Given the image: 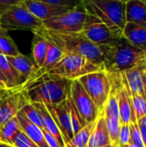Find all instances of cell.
Listing matches in <instances>:
<instances>
[{"instance_id": "6da1fadb", "label": "cell", "mask_w": 146, "mask_h": 147, "mask_svg": "<svg viewBox=\"0 0 146 147\" xmlns=\"http://www.w3.org/2000/svg\"><path fill=\"white\" fill-rule=\"evenodd\" d=\"M37 34L58 47L65 54L83 56L103 68L105 59V46H100L89 40L80 33L60 32L47 29L43 26L35 31Z\"/></svg>"}, {"instance_id": "7a4b0ae2", "label": "cell", "mask_w": 146, "mask_h": 147, "mask_svg": "<svg viewBox=\"0 0 146 147\" xmlns=\"http://www.w3.org/2000/svg\"><path fill=\"white\" fill-rule=\"evenodd\" d=\"M71 80L45 73L25 84L22 91L29 102L57 104L66 99Z\"/></svg>"}, {"instance_id": "3957f363", "label": "cell", "mask_w": 146, "mask_h": 147, "mask_svg": "<svg viewBox=\"0 0 146 147\" xmlns=\"http://www.w3.org/2000/svg\"><path fill=\"white\" fill-rule=\"evenodd\" d=\"M146 61V52L135 47L125 37H119L113 44L105 46L103 70L120 73Z\"/></svg>"}, {"instance_id": "277c9868", "label": "cell", "mask_w": 146, "mask_h": 147, "mask_svg": "<svg viewBox=\"0 0 146 147\" xmlns=\"http://www.w3.org/2000/svg\"><path fill=\"white\" fill-rule=\"evenodd\" d=\"M89 15L98 18L117 36H122L126 24V3L118 0H82Z\"/></svg>"}, {"instance_id": "5b68a950", "label": "cell", "mask_w": 146, "mask_h": 147, "mask_svg": "<svg viewBox=\"0 0 146 147\" xmlns=\"http://www.w3.org/2000/svg\"><path fill=\"white\" fill-rule=\"evenodd\" d=\"M103 70L86 58L77 54H64L61 59L56 63L46 73L70 80L77 79L88 73Z\"/></svg>"}, {"instance_id": "8992f818", "label": "cell", "mask_w": 146, "mask_h": 147, "mask_svg": "<svg viewBox=\"0 0 146 147\" xmlns=\"http://www.w3.org/2000/svg\"><path fill=\"white\" fill-rule=\"evenodd\" d=\"M96 18V16L88 14L83 5H80L60 16L42 21V25L47 29L55 31L80 33L87 24Z\"/></svg>"}, {"instance_id": "52a82bcc", "label": "cell", "mask_w": 146, "mask_h": 147, "mask_svg": "<svg viewBox=\"0 0 146 147\" xmlns=\"http://www.w3.org/2000/svg\"><path fill=\"white\" fill-rule=\"evenodd\" d=\"M77 79L94 102L98 111L101 112L104 108L112 87L108 72L105 70H100L88 73Z\"/></svg>"}, {"instance_id": "ba28073f", "label": "cell", "mask_w": 146, "mask_h": 147, "mask_svg": "<svg viewBox=\"0 0 146 147\" xmlns=\"http://www.w3.org/2000/svg\"><path fill=\"white\" fill-rule=\"evenodd\" d=\"M42 26V21L35 17L23 3L13 5L0 15V28L7 31L23 29L34 32Z\"/></svg>"}, {"instance_id": "9c48e42d", "label": "cell", "mask_w": 146, "mask_h": 147, "mask_svg": "<svg viewBox=\"0 0 146 147\" xmlns=\"http://www.w3.org/2000/svg\"><path fill=\"white\" fill-rule=\"evenodd\" d=\"M69 92L81 118L85 124L95 121L100 112L78 79L71 80Z\"/></svg>"}, {"instance_id": "30bf717a", "label": "cell", "mask_w": 146, "mask_h": 147, "mask_svg": "<svg viewBox=\"0 0 146 147\" xmlns=\"http://www.w3.org/2000/svg\"><path fill=\"white\" fill-rule=\"evenodd\" d=\"M117 101L120 124H129L137 121L132 102V92L127 84L124 71L120 72L117 84Z\"/></svg>"}, {"instance_id": "8fae6325", "label": "cell", "mask_w": 146, "mask_h": 147, "mask_svg": "<svg viewBox=\"0 0 146 147\" xmlns=\"http://www.w3.org/2000/svg\"><path fill=\"white\" fill-rule=\"evenodd\" d=\"M53 121H55L64 142L66 144L74 136L67 100H64L57 104H45Z\"/></svg>"}, {"instance_id": "7c38bea8", "label": "cell", "mask_w": 146, "mask_h": 147, "mask_svg": "<svg viewBox=\"0 0 146 147\" xmlns=\"http://www.w3.org/2000/svg\"><path fill=\"white\" fill-rule=\"evenodd\" d=\"M28 100L26 98L22 88L17 89L0 100V127L9 120L16 116Z\"/></svg>"}, {"instance_id": "4fadbf2b", "label": "cell", "mask_w": 146, "mask_h": 147, "mask_svg": "<svg viewBox=\"0 0 146 147\" xmlns=\"http://www.w3.org/2000/svg\"><path fill=\"white\" fill-rule=\"evenodd\" d=\"M80 34L89 40L100 46H109L120 37L114 34L111 29L98 18H96L93 22L87 24Z\"/></svg>"}, {"instance_id": "5bb4252c", "label": "cell", "mask_w": 146, "mask_h": 147, "mask_svg": "<svg viewBox=\"0 0 146 147\" xmlns=\"http://www.w3.org/2000/svg\"><path fill=\"white\" fill-rule=\"evenodd\" d=\"M22 3L35 17L40 21L49 20L70 10V9L65 7L52 5L38 0H22Z\"/></svg>"}, {"instance_id": "9a60e30c", "label": "cell", "mask_w": 146, "mask_h": 147, "mask_svg": "<svg viewBox=\"0 0 146 147\" xmlns=\"http://www.w3.org/2000/svg\"><path fill=\"white\" fill-rule=\"evenodd\" d=\"M6 58L19 74L23 85L29 82L39 70L34 61L22 53L17 56H6Z\"/></svg>"}, {"instance_id": "2e32d148", "label": "cell", "mask_w": 146, "mask_h": 147, "mask_svg": "<svg viewBox=\"0 0 146 147\" xmlns=\"http://www.w3.org/2000/svg\"><path fill=\"white\" fill-rule=\"evenodd\" d=\"M110 143L111 142L102 109L96 120V123L91 132L87 147H103Z\"/></svg>"}, {"instance_id": "e0dca14e", "label": "cell", "mask_w": 146, "mask_h": 147, "mask_svg": "<svg viewBox=\"0 0 146 147\" xmlns=\"http://www.w3.org/2000/svg\"><path fill=\"white\" fill-rule=\"evenodd\" d=\"M145 69L146 61L124 71V73L132 94L139 95L146 98L143 83V73Z\"/></svg>"}, {"instance_id": "ac0fdd59", "label": "cell", "mask_w": 146, "mask_h": 147, "mask_svg": "<svg viewBox=\"0 0 146 147\" xmlns=\"http://www.w3.org/2000/svg\"><path fill=\"white\" fill-rule=\"evenodd\" d=\"M126 22H133L146 28V2L129 0L126 3Z\"/></svg>"}, {"instance_id": "d6986e66", "label": "cell", "mask_w": 146, "mask_h": 147, "mask_svg": "<svg viewBox=\"0 0 146 147\" xmlns=\"http://www.w3.org/2000/svg\"><path fill=\"white\" fill-rule=\"evenodd\" d=\"M122 36L135 47L146 52V28L133 22H126Z\"/></svg>"}, {"instance_id": "ffe728a7", "label": "cell", "mask_w": 146, "mask_h": 147, "mask_svg": "<svg viewBox=\"0 0 146 147\" xmlns=\"http://www.w3.org/2000/svg\"><path fill=\"white\" fill-rule=\"evenodd\" d=\"M16 118L22 131L34 142L38 147H49L46 139L43 135L41 128L37 127L36 125L29 122L27 119H25L20 113L16 115Z\"/></svg>"}, {"instance_id": "44dd1931", "label": "cell", "mask_w": 146, "mask_h": 147, "mask_svg": "<svg viewBox=\"0 0 146 147\" xmlns=\"http://www.w3.org/2000/svg\"><path fill=\"white\" fill-rule=\"evenodd\" d=\"M33 105L37 109V110L39 111V113L41 116L42 123H43L42 128H45L59 142V144L61 146V147H65V143L63 140L60 131L59 130L55 121H53L52 117L51 116L50 113L48 112L46 105L44 103H40V102H34V103H33Z\"/></svg>"}, {"instance_id": "7402d4cb", "label": "cell", "mask_w": 146, "mask_h": 147, "mask_svg": "<svg viewBox=\"0 0 146 147\" xmlns=\"http://www.w3.org/2000/svg\"><path fill=\"white\" fill-rule=\"evenodd\" d=\"M48 45H47V51H46V55L44 60V63L42 65V66L35 72V74L34 75L33 78L31 80H34L39 77H40L41 75L46 73L56 63H58L61 58L64 56V53L58 47H56L54 44H52V42L48 41ZM30 80V81H31ZM27 84V83H26Z\"/></svg>"}, {"instance_id": "603a6c76", "label": "cell", "mask_w": 146, "mask_h": 147, "mask_svg": "<svg viewBox=\"0 0 146 147\" xmlns=\"http://www.w3.org/2000/svg\"><path fill=\"white\" fill-rule=\"evenodd\" d=\"M0 70L7 80L8 89H14L19 87L23 88V84L19 74L12 66V65L9 62L6 56L3 54H0Z\"/></svg>"}, {"instance_id": "cb8c5ba5", "label": "cell", "mask_w": 146, "mask_h": 147, "mask_svg": "<svg viewBox=\"0 0 146 147\" xmlns=\"http://www.w3.org/2000/svg\"><path fill=\"white\" fill-rule=\"evenodd\" d=\"M21 131L16 116L9 120L0 127V142L12 146L15 135Z\"/></svg>"}, {"instance_id": "d4e9b609", "label": "cell", "mask_w": 146, "mask_h": 147, "mask_svg": "<svg viewBox=\"0 0 146 147\" xmlns=\"http://www.w3.org/2000/svg\"><path fill=\"white\" fill-rule=\"evenodd\" d=\"M47 45L48 42L46 40L37 34H34L32 54H33L34 62L39 69L42 66L44 63L46 55V51H47Z\"/></svg>"}, {"instance_id": "484cf974", "label": "cell", "mask_w": 146, "mask_h": 147, "mask_svg": "<svg viewBox=\"0 0 146 147\" xmlns=\"http://www.w3.org/2000/svg\"><path fill=\"white\" fill-rule=\"evenodd\" d=\"M95 123L96 121L85 125L78 133L74 134L72 139L65 144V147H87Z\"/></svg>"}, {"instance_id": "4316f807", "label": "cell", "mask_w": 146, "mask_h": 147, "mask_svg": "<svg viewBox=\"0 0 146 147\" xmlns=\"http://www.w3.org/2000/svg\"><path fill=\"white\" fill-rule=\"evenodd\" d=\"M20 53L16 45L7 34V30L0 28V54L4 56H17Z\"/></svg>"}, {"instance_id": "83f0119b", "label": "cell", "mask_w": 146, "mask_h": 147, "mask_svg": "<svg viewBox=\"0 0 146 147\" xmlns=\"http://www.w3.org/2000/svg\"><path fill=\"white\" fill-rule=\"evenodd\" d=\"M104 113V112H103ZM106 126L108 128L110 142L112 144L118 145V137H119V131L120 127V117L114 115H108L104 113Z\"/></svg>"}, {"instance_id": "f1b7e54d", "label": "cell", "mask_w": 146, "mask_h": 147, "mask_svg": "<svg viewBox=\"0 0 146 147\" xmlns=\"http://www.w3.org/2000/svg\"><path fill=\"white\" fill-rule=\"evenodd\" d=\"M67 104H68V108H69V113H70V116H71V127H72V131L73 134H76L77 133H78L85 125V122L83 121V119L81 118L71 96H70V92H68L67 94Z\"/></svg>"}, {"instance_id": "f546056e", "label": "cell", "mask_w": 146, "mask_h": 147, "mask_svg": "<svg viewBox=\"0 0 146 147\" xmlns=\"http://www.w3.org/2000/svg\"><path fill=\"white\" fill-rule=\"evenodd\" d=\"M25 119H27L29 122L36 125L40 128L43 127L42 119L41 116L37 110V109L33 105L31 102H28L26 105L23 106V108L19 112Z\"/></svg>"}, {"instance_id": "4dcf8cb0", "label": "cell", "mask_w": 146, "mask_h": 147, "mask_svg": "<svg viewBox=\"0 0 146 147\" xmlns=\"http://www.w3.org/2000/svg\"><path fill=\"white\" fill-rule=\"evenodd\" d=\"M132 102L134 115L138 122L146 115V98L139 95L132 94Z\"/></svg>"}, {"instance_id": "1f68e13d", "label": "cell", "mask_w": 146, "mask_h": 147, "mask_svg": "<svg viewBox=\"0 0 146 147\" xmlns=\"http://www.w3.org/2000/svg\"><path fill=\"white\" fill-rule=\"evenodd\" d=\"M12 146L15 147H38L21 129V131L15 135L12 141Z\"/></svg>"}, {"instance_id": "d6a6232c", "label": "cell", "mask_w": 146, "mask_h": 147, "mask_svg": "<svg viewBox=\"0 0 146 147\" xmlns=\"http://www.w3.org/2000/svg\"><path fill=\"white\" fill-rule=\"evenodd\" d=\"M129 127H130V134H131V141L130 142L134 145H137L138 146L145 147L138 122L131 121L129 123Z\"/></svg>"}, {"instance_id": "836d02e7", "label": "cell", "mask_w": 146, "mask_h": 147, "mask_svg": "<svg viewBox=\"0 0 146 147\" xmlns=\"http://www.w3.org/2000/svg\"><path fill=\"white\" fill-rule=\"evenodd\" d=\"M38 1L50 3L52 5L65 7L70 9H75V8L82 5V0H38Z\"/></svg>"}, {"instance_id": "e575fe53", "label": "cell", "mask_w": 146, "mask_h": 147, "mask_svg": "<svg viewBox=\"0 0 146 147\" xmlns=\"http://www.w3.org/2000/svg\"><path fill=\"white\" fill-rule=\"evenodd\" d=\"M131 141L130 134V127L129 124H120L119 137H118V145H128Z\"/></svg>"}, {"instance_id": "d590c367", "label": "cell", "mask_w": 146, "mask_h": 147, "mask_svg": "<svg viewBox=\"0 0 146 147\" xmlns=\"http://www.w3.org/2000/svg\"><path fill=\"white\" fill-rule=\"evenodd\" d=\"M22 3V0H0V15L6 11L9 7Z\"/></svg>"}, {"instance_id": "8d00e7d4", "label": "cell", "mask_w": 146, "mask_h": 147, "mask_svg": "<svg viewBox=\"0 0 146 147\" xmlns=\"http://www.w3.org/2000/svg\"><path fill=\"white\" fill-rule=\"evenodd\" d=\"M41 131L43 133V135L46 139V141L49 147H61V146L59 144V142L45 129V128H41Z\"/></svg>"}, {"instance_id": "74e56055", "label": "cell", "mask_w": 146, "mask_h": 147, "mask_svg": "<svg viewBox=\"0 0 146 147\" xmlns=\"http://www.w3.org/2000/svg\"><path fill=\"white\" fill-rule=\"evenodd\" d=\"M20 88H22V87L14 88V89H3V88H0V100H1V99H3L4 96H8L9 94L12 93V92H13V91H15V90L20 89Z\"/></svg>"}, {"instance_id": "f35d334b", "label": "cell", "mask_w": 146, "mask_h": 147, "mask_svg": "<svg viewBox=\"0 0 146 147\" xmlns=\"http://www.w3.org/2000/svg\"><path fill=\"white\" fill-rule=\"evenodd\" d=\"M138 125H139V127L140 130V134L142 136L144 146H145V147H146V126L143 125V124H140V123H138Z\"/></svg>"}, {"instance_id": "ab89813d", "label": "cell", "mask_w": 146, "mask_h": 147, "mask_svg": "<svg viewBox=\"0 0 146 147\" xmlns=\"http://www.w3.org/2000/svg\"><path fill=\"white\" fill-rule=\"evenodd\" d=\"M0 88L8 89V87H7V80H6L4 75L2 73L1 70H0Z\"/></svg>"}, {"instance_id": "60d3db41", "label": "cell", "mask_w": 146, "mask_h": 147, "mask_svg": "<svg viewBox=\"0 0 146 147\" xmlns=\"http://www.w3.org/2000/svg\"><path fill=\"white\" fill-rule=\"evenodd\" d=\"M143 83H144V90H145V94L146 96V69L143 73Z\"/></svg>"}, {"instance_id": "b9f144b4", "label": "cell", "mask_w": 146, "mask_h": 147, "mask_svg": "<svg viewBox=\"0 0 146 147\" xmlns=\"http://www.w3.org/2000/svg\"><path fill=\"white\" fill-rule=\"evenodd\" d=\"M138 123H140V124H143V125L146 126V115H145L142 119H140V120L138 121Z\"/></svg>"}, {"instance_id": "7bdbcfd3", "label": "cell", "mask_w": 146, "mask_h": 147, "mask_svg": "<svg viewBox=\"0 0 146 147\" xmlns=\"http://www.w3.org/2000/svg\"><path fill=\"white\" fill-rule=\"evenodd\" d=\"M0 147H15L11 145H9V144H6V143H3V142H0Z\"/></svg>"}, {"instance_id": "ee69618b", "label": "cell", "mask_w": 146, "mask_h": 147, "mask_svg": "<svg viewBox=\"0 0 146 147\" xmlns=\"http://www.w3.org/2000/svg\"><path fill=\"white\" fill-rule=\"evenodd\" d=\"M103 147H119V145L110 143V144H108V145H107V146H103Z\"/></svg>"}, {"instance_id": "f6af8a7d", "label": "cell", "mask_w": 146, "mask_h": 147, "mask_svg": "<svg viewBox=\"0 0 146 147\" xmlns=\"http://www.w3.org/2000/svg\"><path fill=\"white\" fill-rule=\"evenodd\" d=\"M128 146H129V147H139V146H138L137 145H134V144L131 143V142H130V143L128 144Z\"/></svg>"}, {"instance_id": "bcb514c9", "label": "cell", "mask_w": 146, "mask_h": 147, "mask_svg": "<svg viewBox=\"0 0 146 147\" xmlns=\"http://www.w3.org/2000/svg\"><path fill=\"white\" fill-rule=\"evenodd\" d=\"M119 147H129L128 145H120V146H119Z\"/></svg>"}, {"instance_id": "7dc6e473", "label": "cell", "mask_w": 146, "mask_h": 147, "mask_svg": "<svg viewBox=\"0 0 146 147\" xmlns=\"http://www.w3.org/2000/svg\"><path fill=\"white\" fill-rule=\"evenodd\" d=\"M118 1H121V2H124V3H126L127 1H129V0H118Z\"/></svg>"}, {"instance_id": "c3c4849f", "label": "cell", "mask_w": 146, "mask_h": 147, "mask_svg": "<svg viewBox=\"0 0 146 147\" xmlns=\"http://www.w3.org/2000/svg\"><path fill=\"white\" fill-rule=\"evenodd\" d=\"M144 1H145V2H146V0H144Z\"/></svg>"}]
</instances>
